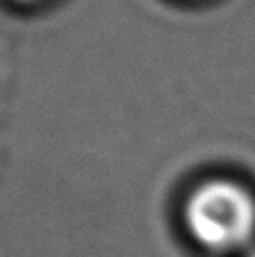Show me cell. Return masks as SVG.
Segmentation results:
<instances>
[{
	"label": "cell",
	"instance_id": "cell-1",
	"mask_svg": "<svg viewBox=\"0 0 255 257\" xmlns=\"http://www.w3.org/2000/svg\"><path fill=\"white\" fill-rule=\"evenodd\" d=\"M183 221L190 237L203 248L237 250L255 237V196L237 181L210 178L185 199Z\"/></svg>",
	"mask_w": 255,
	"mask_h": 257
},
{
	"label": "cell",
	"instance_id": "cell-2",
	"mask_svg": "<svg viewBox=\"0 0 255 257\" xmlns=\"http://www.w3.org/2000/svg\"><path fill=\"white\" fill-rule=\"evenodd\" d=\"M16 3H25V5H30V3H41V0H16Z\"/></svg>",
	"mask_w": 255,
	"mask_h": 257
},
{
	"label": "cell",
	"instance_id": "cell-3",
	"mask_svg": "<svg viewBox=\"0 0 255 257\" xmlns=\"http://www.w3.org/2000/svg\"><path fill=\"white\" fill-rule=\"evenodd\" d=\"M251 257H255V253H251Z\"/></svg>",
	"mask_w": 255,
	"mask_h": 257
}]
</instances>
